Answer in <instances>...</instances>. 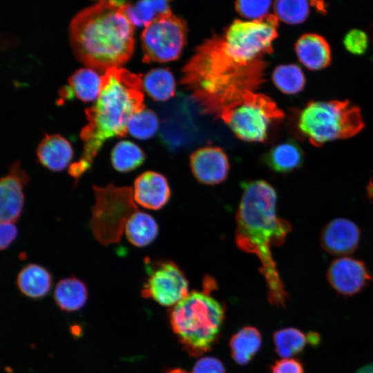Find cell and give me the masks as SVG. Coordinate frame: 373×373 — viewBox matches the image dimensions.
Returning <instances> with one entry per match:
<instances>
[{"mask_svg":"<svg viewBox=\"0 0 373 373\" xmlns=\"http://www.w3.org/2000/svg\"><path fill=\"white\" fill-rule=\"evenodd\" d=\"M264 55L227 28L205 40L182 68L180 83L205 114L219 113L265 82Z\"/></svg>","mask_w":373,"mask_h":373,"instance_id":"obj_1","label":"cell"},{"mask_svg":"<svg viewBox=\"0 0 373 373\" xmlns=\"http://www.w3.org/2000/svg\"><path fill=\"white\" fill-rule=\"evenodd\" d=\"M242 194L236 213L235 240L238 247L257 256L260 271L265 278L269 303L283 306L287 292L280 279L271 251L281 245L291 231L288 221L276 213L277 195L267 181L242 183Z\"/></svg>","mask_w":373,"mask_h":373,"instance_id":"obj_2","label":"cell"},{"mask_svg":"<svg viewBox=\"0 0 373 373\" xmlns=\"http://www.w3.org/2000/svg\"><path fill=\"white\" fill-rule=\"evenodd\" d=\"M143 90L142 79L127 69L110 68L102 76L99 95L85 111L88 124L80 133L83 152L68 168L76 182L90 169L104 142L126 135L130 117L145 108Z\"/></svg>","mask_w":373,"mask_h":373,"instance_id":"obj_3","label":"cell"},{"mask_svg":"<svg viewBox=\"0 0 373 373\" xmlns=\"http://www.w3.org/2000/svg\"><path fill=\"white\" fill-rule=\"evenodd\" d=\"M123 1H100L79 12L68 35L73 52L88 68L106 72L119 68L131 57L134 26L121 11Z\"/></svg>","mask_w":373,"mask_h":373,"instance_id":"obj_4","label":"cell"},{"mask_svg":"<svg viewBox=\"0 0 373 373\" xmlns=\"http://www.w3.org/2000/svg\"><path fill=\"white\" fill-rule=\"evenodd\" d=\"M224 319L222 304L204 291L190 292L172 307L169 314L173 332L183 347L193 356L212 348Z\"/></svg>","mask_w":373,"mask_h":373,"instance_id":"obj_5","label":"cell"},{"mask_svg":"<svg viewBox=\"0 0 373 373\" xmlns=\"http://www.w3.org/2000/svg\"><path fill=\"white\" fill-rule=\"evenodd\" d=\"M297 128L312 144L351 137L364 127L358 107L349 101L309 102L300 112Z\"/></svg>","mask_w":373,"mask_h":373,"instance_id":"obj_6","label":"cell"},{"mask_svg":"<svg viewBox=\"0 0 373 373\" xmlns=\"http://www.w3.org/2000/svg\"><path fill=\"white\" fill-rule=\"evenodd\" d=\"M94 204L89 226L95 239L108 246L119 242L129 218L137 211L133 189L110 183L93 186Z\"/></svg>","mask_w":373,"mask_h":373,"instance_id":"obj_7","label":"cell"},{"mask_svg":"<svg viewBox=\"0 0 373 373\" xmlns=\"http://www.w3.org/2000/svg\"><path fill=\"white\" fill-rule=\"evenodd\" d=\"M218 116L238 138L246 142H263L271 124L283 119L284 113L268 96L247 91Z\"/></svg>","mask_w":373,"mask_h":373,"instance_id":"obj_8","label":"cell"},{"mask_svg":"<svg viewBox=\"0 0 373 373\" xmlns=\"http://www.w3.org/2000/svg\"><path fill=\"white\" fill-rule=\"evenodd\" d=\"M186 22L172 12L147 25L141 35L143 61L167 62L177 59L186 44Z\"/></svg>","mask_w":373,"mask_h":373,"instance_id":"obj_9","label":"cell"},{"mask_svg":"<svg viewBox=\"0 0 373 373\" xmlns=\"http://www.w3.org/2000/svg\"><path fill=\"white\" fill-rule=\"evenodd\" d=\"M147 278L141 294L163 306H174L189 294L184 272L171 260H145Z\"/></svg>","mask_w":373,"mask_h":373,"instance_id":"obj_10","label":"cell"},{"mask_svg":"<svg viewBox=\"0 0 373 373\" xmlns=\"http://www.w3.org/2000/svg\"><path fill=\"white\" fill-rule=\"evenodd\" d=\"M30 181L28 173L19 161L8 167L0 181V220L15 223L21 216L24 206V188Z\"/></svg>","mask_w":373,"mask_h":373,"instance_id":"obj_11","label":"cell"},{"mask_svg":"<svg viewBox=\"0 0 373 373\" xmlns=\"http://www.w3.org/2000/svg\"><path fill=\"white\" fill-rule=\"evenodd\" d=\"M327 278L336 292L346 296L358 293L372 280L365 264L350 257L334 260L327 270Z\"/></svg>","mask_w":373,"mask_h":373,"instance_id":"obj_12","label":"cell"},{"mask_svg":"<svg viewBox=\"0 0 373 373\" xmlns=\"http://www.w3.org/2000/svg\"><path fill=\"white\" fill-rule=\"evenodd\" d=\"M190 167L193 175L200 182L216 184L225 180L230 164L222 149L205 146L195 151L191 155Z\"/></svg>","mask_w":373,"mask_h":373,"instance_id":"obj_13","label":"cell"},{"mask_svg":"<svg viewBox=\"0 0 373 373\" xmlns=\"http://www.w3.org/2000/svg\"><path fill=\"white\" fill-rule=\"evenodd\" d=\"M132 189L135 202L151 210H159L164 207L171 194L166 177L153 171L140 174L135 178Z\"/></svg>","mask_w":373,"mask_h":373,"instance_id":"obj_14","label":"cell"},{"mask_svg":"<svg viewBox=\"0 0 373 373\" xmlns=\"http://www.w3.org/2000/svg\"><path fill=\"white\" fill-rule=\"evenodd\" d=\"M360 234V229L352 221L336 218L322 230L321 243L323 248L332 255H346L356 249Z\"/></svg>","mask_w":373,"mask_h":373,"instance_id":"obj_15","label":"cell"},{"mask_svg":"<svg viewBox=\"0 0 373 373\" xmlns=\"http://www.w3.org/2000/svg\"><path fill=\"white\" fill-rule=\"evenodd\" d=\"M39 162L52 172L64 170L73 157V149L68 140L59 134L46 135L37 149Z\"/></svg>","mask_w":373,"mask_h":373,"instance_id":"obj_16","label":"cell"},{"mask_svg":"<svg viewBox=\"0 0 373 373\" xmlns=\"http://www.w3.org/2000/svg\"><path fill=\"white\" fill-rule=\"evenodd\" d=\"M295 51L299 61L311 70H318L329 65L331 50L329 44L322 36L306 33L295 44Z\"/></svg>","mask_w":373,"mask_h":373,"instance_id":"obj_17","label":"cell"},{"mask_svg":"<svg viewBox=\"0 0 373 373\" xmlns=\"http://www.w3.org/2000/svg\"><path fill=\"white\" fill-rule=\"evenodd\" d=\"M102 76L93 69L82 68L68 79V86L61 90L60 101L74 96L83 102L97 100L101 90Z\"/></svg>","mask_w":373,"mask_h":373,"instance_id":"obj_18","label":"cell"},{"mask_svg":"<svg viewBox=\"0 0 373 373\" xmlns=\"http://www.w3.org/2000/svg\"><path fill=\"white\" fill-rule=\"evenodd\" d=\"M262 160L271 171L287 173L301 166L303 151L295 140L289 139L273 146L263 155Z\"/></svg>","mask_w":373,"mask_h":373,"instance_id":"obj_19","label":"cell"},{"mask_svg":"<svg viewBox=\"0 0 373 373\" xmlns=\"http://www.w3.org/2000/svg\"><path fill=\"white\" fill-rule=\"evenodd\" d=\"M17 283L23 294L37 298L45 296L50 290L52 276L44 267L30 263L23 267L19 272Z\"/></svg>","mask_w":373,"mask_h":373,"instance_id":"obj_20","label":"cell"},{"mask_svg":"<svg viewBox=\"0 0 373 373\" xmlns=\"http://www.w3.org/2000/svg\"><path fill=\"white\" fill-rule=\"evenodd\" d=\"M122 12L133 26H144L160 17L171 12L168 1H140L135 3L124 2Z\"/></svg>","mask_w":373,"mask_h":373,"instance_id":"obj_21","label":"cell"},{"mask_svg":"<svg viewBox=\"0 0 373 373\" xmlns=\"http://www.w3.org/2000/svg\"><path fill=\"white\" fill-rule=\"evenodd\" d=\"M159 229L155 220L149 213L137 211L128 220L124 233L128 241L137 247H144L157 238Z\"/></svg>","mask_w":373,"mask_h":373,"instance_id":"obj_22","label":"cell"},{"mask_svg":"<svg viewBox=\"0 0 373 373\" xmlns=\"http://www.w3.org/2000/svg\"><path fill=\"white\" fill-rule=\"evenodd\" d=\"M314 334L305 335L294 327H285L276 331L273 336L276 352L283 358H291L303 351L307 343H318L319 336Z\"/></svg>","mask_w":373,"mask_h":373,"instance_id":"obj_23","label":"cell"},{"mask_svg":"<svg viewBox=\"0 0 373 373\" xmlns=\"http://www.w3.org/2000/svg\"><path fill=\"white\" fill-rule=\"evenodd\" d=\"M261 344L260 332L254 327H244L230 340L231 356L238 365H247L258 352Z\"/></svg>","mask_w":373,"mask_h":373,"instance_id":"obj_24","label":"cell"},{"mask_svg":"<svg viewBox=\"0 0 373 373\" xmlns=\"http://www.w3.org/2000/svg\"><path fill=\"white\" fill-rule=\"evenodd\" d=\"M54 296L61 309L73 312L84 306L87 300L88 291L82 280L72 276L61 279L57 283Z\"/></svg>","mask_w":373,"mask_h":373,"instance_id":"obj_25","label":"cell"},{"mask_svg":"<svg viewBox=\"0 0 373 373\" xmlns=\"http://www.w3.org/2000/svg\"><path fill=\"white\" fill-rule=\"evenodd\" d=\"M144 90L153 99L165 101L172 97L175 92V81L167 68H154L142 79Z\"/></svg>","mask_w":373,"mask_h":373,"instance_id":"obj_26","label":"cell"},{"mask_svg":"<svg viewBox=\"0 0 373 373\" xmlns=\"http://www.w3.org/2000/svg\"><path fill=\"white\" fill-rule=\"evenodd\" d=\"M146 154L136 144L128 140L117 143L111 153L113 169L120 173L131 172L140 166L145 161Z\"/></svg>","mask_w":373,"mask_h":373,"instance_id":"obj_27","label":"cell"},{"mask_svg":"<svg viewBox=\"0 0 373 373\" xmlns=\"http://www.w3.org/2000/svg\"><path fill=\"white\" fill-rule=\"evenodd\" d=\"M272 81L276 88L285 94H296L305 84V77L301 68L296 64H283L275 68Z\"/></svg>","mask_w":373,"mask_h":373,"instance_id":"obj_28","label":"cell"},{"mask_svg":"<svg viewBox=\"0 0 373 373\" xmlns=\"http://www.w3.org/2000/svg\"><path fill=\"white\" fill-rule=\"evenodd\" d=\"M159 120L151 110L144 108L133 114L127 124V131L133 137L139 140L151 138L157 132Z\"/></svg>","mask_w":373,"mask_h":373,"instance_id":"obj_29","label":"cell"},{"mask_svg":"<svg viewBox=\"0 0 373 373\" xmlns=\"http://www.w3.org/2000/svg\"><path fill=\"white\" fill-rule=\"evenodd\" d=\"M275 15L278 20L289 24L305 21L309 14V2L302 0H281L274 2Z\"/></svg>","mask_w":373,"mask_h":373,"instance_id":"obj_30","label":"cell"},{"mask_svg":"<svg viewBox=\"0 0 373 373\" xmlns=\"http://www.w3.org/2000/svg\"><path fill=\"white\" fill-rule=\"evenodd\" d=\"M271 1H238L235 3L236 11L242 17L253 20L261 19L267 16L271 8Z\"/></svg>","mask_w":373,"mask_h":373,"instance_id":"obj_31","label":"cell"},{"mask_svg":"<svg viewBox=\"0 0 373 373\" xmlns=\"http://www.w3.org/2000/svg\"><path fill=\"white\" fill-rule=\"evenodd\" d=\"M343 45L350 53L355 55H361L367 49L368 37L363 30L352 29L345 35Z\"/></svg>","mask_w":373,"mask_h":373,"instance_id":"obj_32","label":"cell"},{"mask_svg":"<svg viewBox=\"0 0 373 373\" xmlns=\"http://www.w3.org/2000/svg\"><path fill=\"white\" fill-rule=\"evenodd\" d=\"M222 363L218 358L206 356L198 360L193 367V373H225Z\"/></svg>","mask_w":373,"mask_h":373,"instance_id":"obj_33","label":"cell"},{"mask_svg":"<svg viewBox=\"0 0 373 373\" xmlns=\"http://www.w3.org/2000/svg\"><path fill=\"white\" fill-rule=\"evenodd\" d=\"M271 373H305L302 363L295 358H282L271 367Z\"/></svg>","mask_w":373,"mask_h":373,"instance_id":"obj_34","label":"cell"},{"mask_svg":"<svg viewBox=\"0 0 373 373\" xmlns=\"http://www.w3.org/2000/svg\"><path fill=\"white\" fill-rule=\"evenodd\" d=\"M18 229L13 222H1L0 224V248L1 250L8 249L17 238Z\"/></svg>","mask_w":373,"mask_h":373,"instance_id":"obj_35","label":"cell"},{"mask_svg":"<svg viewBox=\"0 0 373 373\" xmlns=\"http://www.w3.org/2000/svg\"><path fill=\"white\" fill-rule=\"evenodd\" d=\"M356 373H373V364L363 366Z\"/></svg>","mask_w":373,"mask_h":373,"instance_id":"obj_36","label":"cell"},{"mask_svg":"<svg viewBox=\"0 0 373 373\" xmlns=\"http://www.w3.org/2000/svg\"><path fill=\"white\" fill-rule=\"evenodd\" d=\"M166 373H189V372H187L186 371L182 369L176 368V369L171 370L168 371Z\"/></svg>","mask_w":373,"mask_h":373,"instance_id":"obj_37","label":"cell"}]
</instances>
